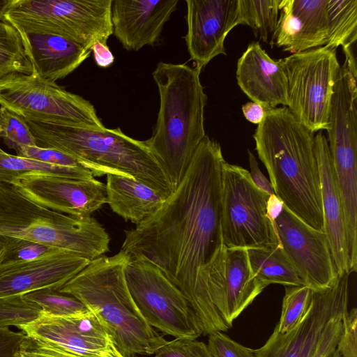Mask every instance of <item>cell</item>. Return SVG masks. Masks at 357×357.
<instances>
[{
    "mask_svg": "<svg viewBox=\"0 0 357 357\" xmlns=\"http://www.w3.org/2000/svg\"><path fill=\"white\" fill-rule=\"evenodd\" d=\"M0 121H1V111H0ZM0 138H1V126H0Z\"/></svg>",
    "mask_w": 357,
    "mask_h": 357,
    "instance_id": "7dc6e473",
    "label": "cell"
},
{
    "mask_svg": "<svg viewBox=\"0 0 357 357\" xmlns=\"http://www.w3.org/2000/svg\"><path fill=\"white\" fill-rule=\"evenodd\" d=\"M64 251L20 237L0 235V264L34 261Z\"/></svg>",
    "mask_w": 357,
    "mask_h": 357,
    "instance_id": "1f68e13d",
    "label": "cell"
},
{
    "mask_svg": "<svg viewBox=\"0 0 357 357\" xmlns=\"http://www.w3.org/2000/svg\"><path fill=\"white\" fill-rule=\"evenodd\" d=\"M1 138L10 149L17 151L23 146H36L25 119L12 110L1 107Z\"/></svg>",
    "mask_w": 357,
    "mask_h": 357,
    "instance_id": "836d02e7",
    "label": "cell"
},
{
    "mask_svg": "<svg viewBox=\"0 0 357 357\" xmlns=\"http://www.w3.org/2000/svg\"><path fill=\"white\" fill-rule=\"evenodd\" d=\"M209 294L229 328L266 287L254 276L248 250L224 247L210 269Z\"/></svg>",
    "mask_w": 357,
    "mask_h": 357,
    "instance_id": "9a60e30c",
    "label": "cell"
},
{
    "mask_svg": "<svg viewBox=\"0 0 357 357\" xmlns=\"http://www.w3.org/2000/svg\"><path fill=\"white\" fill-rule=\"evenodd\" d=\"M328 0H281L271 45L293 54L326 45Z\"/></svg>",
    "mask_w": 357,
    "mask_h": 357,
    "instance_id": "ffe728a7",
    "label": "cell"
},
{
    "mask_svg": "<svg viewBox=\"0 0 357 357\" xmlns=\"http://www.w3.org/2000/svg\"><path fill=\"white\" fill-rule=\"evenodd\" d=\"M15 151L18 156L31 158L53 165L64 167H84L73 156L55 149L32 146H23Z\"/></svg>",
    "mask_w": 357,
    "mask_h": 357,
    "instance_id": "d590c367",
    "label": "cell"
},
{
    "mask_svg": "<svg viewBox=\"0 0 357 357\" xmlns=\"http://www.w3.org/2000/svg\"><path fill=\"white\" fill-rule=\"evenodd\" d=\"M185 44L195 68L202 70L219 54L225 40L238 25V0H186Z\"/></svg>",
    "mask_w": 357,
    "mask_h": 357,
    "instance_id": "2e32d148",
    "label": "cell"
},
{
    "mask_svg": "<svg viewBox=\"0 0 357 357\" xmlns=\"http://www.w3.org/2000/svg\"><path fill=\"white\" fill-rule=\"evenodd\" d=\"M313 292L305 285L285 286L280 318L273 331L283 334L297 327L309 310Z\"/></svg>",
    "mask_w": 357,
    "mask_h": 357,
    "instance_id": "4dcf8cb0",
    "label": "cell"
},
{
    "mask_svg": "<svg viewBox=\"0 0 357 357\" xmlns=\"http://www.w3.org/2000/svg\"><path fill=\"white\" fill-rule=\"evenodd\" d=\"M0 105L25 120L105 128L89 101L33 73H12L1 79Z\"/></svg>",
    "mask_w": 357,
    "mask_h": 357,
    "instance_id": "30bf717a",
    "label": "cell"
},
{
    "mask_svg": "<svg viewBox=\"0 0 357 357\" xmlns=\"http://www.w3.org/2000/svg\"><path fill=\"white\" fill-rule=\"evenodd\" d=\"M13 0H0V21L2 20L5 12Z\"/></svg>",
    "mask_w": 357,
    "mask_h": 357,
    "instance_id": "ee69618b",
    "label": "cell"
},
{
    "mask_svg": "<svg viewBox=\"0 0 357 357\" xmlns=\"http://www.w3.org/2000/svg\"><path fill=\"white\" fill-rule=\"evenodd\" d=\"M220 144L206 135L186 174L152 216L125 232L121 250L158 267L181 291L197 315L204 335L226 332L211 301L208 279L225 247L222 232Z\"/></svg>",
    "mask_w": 357,
    "mask_h": 357,
    "instance_id": "6da1fadb",
    "label": "cell"
},
{
    "mask_svg": "<svg viewBox=\"0 0 357 357\" xmlns=\"http://www.w3.org/2000/svg\"><path fill=\"white\" fill-rule=\"evenodd\" d=\"M248 153L250 169L249 173L252 182L261 191L269 195H274L272 185L270 181L261 172L255 156L250 150H248Z\"/></svg>",
    "mask_w": 357,
    "mask_h": 357,
    "instance_id": "60d3db41",
    "label": "cell"
},
{
    "mask_svg": "<svg viewBox=\"0 0 357 357\" xmlns=\"http://www.w3.org/2000/svg\"><path fill=\"white\" fill-rule=\"evenodd\" d=\"M36 146L52 148L75 158L93 177L116 174L133 177L167 199L173 189L144 141L119 128L102 130L25 120Z\"/></svg>",
    "mask_w": 357,
    "mask_h": 357,
    "instance_id": "5b68a950",
    "label": "cell"
},
{
    "mask_svg": "<svg viewBox=\"0 0 357 357\" xmlns=\"http://www.w3.org/2000/svg\"><path fill=\"white\" fill-rule=\"evenodd\" d=\"M107 202L125 220L138 225L155 214L163 205L162 195L133 177L107 174Z\"/></svg>",
    "mask_w": 357,
    "mask_h": 357,
    "instance_id": "cb8c5ba5",
    "label": "cell"
},
{
    "mask_svg": "<svg viewBox=\"0 0 357 357\" xmlns=\"http://www.w3.org/2000/svg\"><path fill=\"white\" fill-rule=\"evenodd\" d=\"M96 63L100 68H107L114 61V56L107 43L96 41L91 48Z\"/></svg>",
    "mask_w": 357,
    "mask_h": 357,
    "instance_id": "b9f144b4",
    "label": "cell"
},
{
    "mask_svg": "<svg viewBox=\"0 0 357 357\" xmlns=\"http://www.w3.org/2000/svg\"><path fill=\"white\" fill-rule=\"evenodd\" d=\"M253 137L275 197L308 225L324 231L314 132L282 106L266 109Z\"/></svg>",
    "mask_w": 357,
    "mask_h": 357,
    "instance_id": "7a4b0ae2",
    "label": "cell"
},
{
    "mask_svg": "<svg viewBox=\"0 0 357 357\" xmlns=\"http://www.w3.org/2000/svg\"><path fill=\"white\" fill-rule=\"evenodd\" d=\"M1 149L0 148V150H1Z\"/></svg>",
    "mask_w": 357,
    "mask_h": 357,
    "instance_id": "c3c4849f",
    "label": "cell"
},
{
    "mask_svg": "<svg viewBox=\"0 0 357 357\" xmlns=\"http://www.w3.org/2000/svg\"><path fill=\"white\" fill-rule=\"evenodd\" d=\"M266 109L262 105L254 102H248L242 106V111L245 119L257 125L264 119Z\"/></svg>",
    "mask_w": 357,
    "mask_h": 357,
    "instance_id": "7bdbcfd3",
    "label": "cell"
},
{
    "mask_svg": "<svg viewBox=\"0 0 357 357\" xmlns=\"http://www.w3.org/2000/svg\"><path fill=\"white\" fill-rule=\"evenodd\" d=\"M20 32L10 24L0 21V80L12 73H33Z\"/></svg>",
    "mask_w": 357,
    "mask_h": 357,
    "instance_id": "f1b7e54d",
    "label": "cell"
},
{
    "mask_svg": "<svg viewBox=\"0 0 357 357\" xmlns=\"http://www.w3.org/2000/svg\"><path fill=\"white\" fill-rule=\"evenodd\" d=\"M26 335L10 328H0V357H20V349Z\"/></svg>",
    "mask_w": 357,
    "mask_h": 357,
    "instance_id": "f35d334b",
    "label": "cell"
},
{
    "mask_svg": "<svg viewBox=\"0 0 357 357\" xmlns=\"http://www.w3.org/2000/svg\"><path fill=\"white\" fill-rule=\"evenodd\" d=\"M330 357H342L340 354L335 350V351Z\"/></svg>",
    "mask_w": 357,
    "mask_h": 357,
    "instance_id": "f6af8a7d",
    "label": "cell"
},
{
    "mask_svg": "<svg viewBox=\"0 0 357 357\" xmlns=\"http://www.w3.org/2000/svg\"><path fill=\"white\" fill-rule=\"evenodd\" d=\"M116 357H126L124 356H123L119 351L117 352V354H116Z\"/></svg>",
    "mask_w": 357,
    "mask_h": 357,
    "instance_id": "bcb514c9",
    "label": "cell"
},
{
    "mask_svg": "<svg viewBox=\"0 0 357 357\" xmlns=\"http://www.w3.org/2000/svg\"><path fill=\"white\" fill-rule=\"evenodd\" d=\"M243 93L264 108L287 107V79L282 59H273L258 42L251 43L238 59L236 73Z\"/></svg>",
    "mask_w": 357,
    "mask_h": 357,
    "instance_id": "44dd1931",
    "label": "cell"
},
{
    "mask_svg": "<svg viewBox=\"0 0 357 357\" xmlns=\"http://www.w3.org/2000/svg\"><path fill=\"white\" fill-rule=\"evenodd\" d=\"M60 289L44 288L29 292L24 297L39 305L45 314L68 317L84 314L90 311L73 296L61 292Z\"/></svg>",
    "mask_w": 357,
    "mask_h": 357,
    "instance_id": "f546056e",
    "label": "cell"
},
{
    "mask_svg": "<svg viewBox=\"0 0 357 357\" xmlns=\"http://www.w3.org/2000/svg\"><path fill=\"white\" fill-rule=\"evenodd\" d=\"M221 185L224 245L248 250L280 245L270 214L271 195L254 184L249 172L225 161Z\"/></svg>",
    "mask_w": 357,
    "mask_h": 357,
    "instance_id": "9c48e42d",
    "label": "cell"
},
{
    "mask_svg": "<svg viewBox=\"0 0 357 357\" xmlns=\"http://www.w3.org/2000/svg\"><path fill=\"white\" fill-rule=\"evenodd\" d=\"M153 357H212L207 345L197 339L175 338L161 345Z\"/></svg>",
    "mask_w": 357,
    "mask_h": 357,
    "instance_id": "e575fe53",
    "label": "cell"
},
{
    "mask_svg": "<svg viewBox=\"0 0 357 357\" xmlns=\"http://www.w3.org/2000/svg\"><path fill=\"white\" fill-rule=\"evenodd\" d=\"M125 277L135 303L151 327L175 338L197 339L203 335L187 299L152 262L130 257Z\"/></svg>",
    "mask_w": 357,
    "mask_h": 357,
    "instance_id": "8fae6325",
    "label": "cell"
},
{
    "mask_svg": "<svg viewBox=\"0 0 357 357\" xmlns=\"http://www.w3.org/2000/svg\"><path fill=\"white\" fill-rule=\"evenodd\" d=\"M314 143L319 172L324 232L327 236L337 273L344 272L349 273L344 208L335 178L328 140L322 131H318L314 135Z\"/></svg>",
    "mask_w": 357,
    "mask_h": 357,
    "instance_id": "7402d4cb",
    "label": "cell"
},
{
    "mask_svg": "<svg viewBox=\"0 0 357 357\" xmlns=\"http://www.w3.org/2000/svg\"><path fill=\"white\" fill-rule=\"evenodd\" d=\"M33 66V74L56 83L77 69L91 50L62 36L17 29Z\"/></svg>",
    "mask_w": 357,
    "mask_h": 357,
    "instance_id": "603a6c76",
    "label": "cell"
},
{
    "mask_svg": "<svg viewBox=\"0 0 357 357\" xmlns=\"http://www.w3.org/2000/svg\"><path fill=\"white\" fill-rule=\"evenodd\" d=\"M130 256L120 250L91 260L59 290L80 301L126 357L151 355L166 340L146 321L135 303L126 280Z\"/></svg>",
    "mask_w": 357,
    "mask_h": 357,
    "instance_id": "277c9868",
    "label": "cell"
},
{
    "mask_svg": "<svg viewBox=\"0 0 357 357\" xmlns=\"http://www.w3.org/2000/svg\"><path fill=\"white\" fill-rule=\"evenodd\" d=\"M44 314L39 305L26 299L24 295L0 298V328L10 326L18 328L36 321Z\"/></svg>",
    "mask_w": 357,
    "mask_h": 357,
    "instance_id": "d6a6232c",
    "label": "cell"
},
{
    "mask_svg": "<svg viewBox=\"0 0 357 357\" xmlns=\"http://www.w3.org/2000/svg\"><path fill=\"white\" fill-rule=\"evenodd\" d=\"M357 310H348L343 320V331L336 351L342 357H357Z\"/></svg>",
    "mask_w": 357,
    "mask_h": 357,
    "instance_id": "74e56055",
    "label": "cell"
},
{
    "mask_svg": "<svg viewBox=\"0 0 357 357\" xmlns=\"http://www.w3.org/2000/svg\"><path fill=\"white\" fill-rule=\"evenodd\" d=\"M0 235L25 238L89 261L109 250V236L95 218L45 208L6 183H0Z\"/></svg>",
    "mask_w": 357,
    "mask_h": 357,
    "instance_id": "8992f818",
    "label": "cell"
},
{
    "mask_svg": "<svg viewBox=\"0 0 357 357\" xmlns=\"http://www.w3.org/2000/svg\"><path fill=\"white\" fill-rule=\"evenodd\" d=\"M200 73L186 64L163 61L152 73L160 108L152 136L144 142L173 191L184 178L195 151L206 136L204 114L207 96Z\"/></svg>",
    "mask_w": 357,
    "mask_h": 357,
    "instance_id": "3957f363",
    "label": "cell"
},
{
    "mask_svg": "<svg viewBox=\"0 0 357 357\" xmlns=\"http://www.w3.org/2000/svg\"><path fill=\"white\" fill-rule=\"evenodd\" d=\"M112 0H13L2 21L26 32L51 33L91 50L112 34Z\"/></svg>",
    "mask_w": 357,
    "mask_h": 357,
    "instance_id": "52a82bcc",
    "label": "cell"
},
{
    "mask_svg": "<svg viewBox=\"0 0 357 357\" xmlns=\"http://www.w3.org/2000/svg\"><path fill=\"white\" fill-rule=\"evenodd\" d=\"M336 50L324 45L282 59L287 79V107L313 132L328 127L340 66Z\"/></svg>",
    "mask_w": 357,
    "mask_h": 357,
    "instance_id": "7c38bea8",
    "label": "cell"
},
{
    "mask_svg": "<svg viewBox=\"0 0 357 357\" xmlns=\"http://www.w3.org/2000/svg\"><path fill=\"white\" fill-rule=\"evenodd\" d=\"M281 0H238V24L248 25L256 36L271 41L276 29Z\"/></svg>",
    "mask_w": 357,
    "mask_h": 357,
    "instance_id": "83f0119b",
    "label": "cell"
},
{
    "mask_svg": "<svg viewBox=\"0 0 357 357\" xmlns=\"http://www.w3.org/2000/svg\"><path fill=\"white\" fill-rule=\"evenodd\" d=\"M273 223L280 244L303 285L313 291L331 287L338 273L324 231L310 227L283 204Z\"/></svg>",
    "mask_w": 357,
    "mask_h": 357,
    "instance_id": "4fadbf2b",
    "label": "cell"
},
{
    "mask_svg": "<svg viewBox=\"0 0 357 357\" xmlns=\"http://www.w3.org/2000/svg\"><path fill=\"white\" fill-rule=\"evenodd\" d=\"M90 261L64 251L34 261L0 264V298L44 288L61 289Z\"/></svg>",
    "mask_w": 357,
    "mask_h": 357,
    "instance_id": "ac0fdd59",
    "label": "cell"
},
{
    "mask_svg": "<svg viewBox=\"0 0 357 357\" xmlns=\"http://www.w3.org/2000/svg\"><path fill=\"white\" fill-rule=\"evenodd\" d=\"M37 176H57L79 180L94 178L91 171L84 167H59L11 155L0 150V183L15 184L21 179Z\"/></svg>",
    "mask_w": 357,
    "mask_h": 357,
    "instance_id": "d4e9b609",
    "label": "cell"
},
{
    "mask_svg": "<svg viewBox=\"0 0 357 357\" xmlns=\"http://www.w3.org/2000/svg\"><path fill=\"white\" fill-rule=\"evenodd\" d=\"M13 185L34 202L73 216H91L107 202L105 184L95 178L37 176L21 179Z\"/></svg>",
    "mask_w": 357,
    "mask_h": 357,
    "instance_id": "e0dca14e",
    "label": "cell"
},
{
    "mask_svg": "<svg viewBox=\"0 0 357 357\" xmlns=\"http://www.w3.org/2000/svg\"><path fill=\"white\" fill-rule=\"evenodd\" d=\"M349 276L338 274L329 287L314 291L304 319L292 331L273 332L266 343L255 349V357H330L336 350L348 311Z\"/></svg>",
    "mask_w": 357,
    "mask_h": 357,
    "instance_id": "ba28073f",
    "label": "cell"
},
{
    "mask_svg": "<svg viewBox=\"0 0 357 357\" xmlns=\"http://www.w3.org/2000/svg\"><path fill=\"white\" fill-rule=\"evenodd\" d=\"M178 0H112V34L123 48L138 51L158 42Z\"/></svg>",
    "mask_w": 357,
    "mask_h": 357,
    "instance_id": "d6986e66",
    "label": "cell"
},
{
    "mask_svg": "<svg viewBox=\"0 0 357 357\" xmlns=\"http://www.w3.org/2000/svg\"><path fill=\"white\" fill-rule=\"evenodd\" d=\"M18 329L40 345L68 357H116L118 352L91 312L68 317L44 314Z\"/></svg>",
    "mask_w": 357,
    "mask_h": 357,
    "instance_id": "5bb4252c",
    "label": "cell"
},
{
    "mask_svg": "<svg viewBox=\"0 0 357 357\" xmlns=\"http://www.w3.org/2000/svg\"><path fill=\"white\" fill-rule=\"evenodd\" d=\"M247 250L254 276L266 287L271 284L303 285L280 244Z\"/></svg>",
    "mask_w": 357,
    "mask_h": 357,
    "instance_id": "484cf974",
    "label": "cell"
},
{
    "mask_svg": "<svg viewBox=\"0 0 357 357\" xmlns=\"http://www.w3.org/2000/svg\"><path fill=\"white\" fill-rule=\"evenodd\" d=\"M328 37L326 46L342 49L357 39V0H328Z\"/></svg>",
    "mask_w": 357,
    "mask_h": 357,
    "instance_id": "4316f807",
    "label": "cell"
},
{
    "mask_svg": "<svg viewBox=\"0 0 357 357\" xmlns=\"http://www.w3.org/2000/svg\"><path fill=\"white\" fill-rule=\"evenodd\" d=\"M206 345L212 357H255V349L239 344L223 332L209 335Z\"/></svg>",
    "mask_w": 357,
    "mask_h": 357,
    "instance_id": "8d00e7d4",
    "label": "cell"
},
{
    "mask_svg": "<svg viewBox=\"0 0 357 357\" xmlns=\"http://www.w3.org/2000/svg\"><path fill=\"white\" fill-rule=\"evenodd\" d=\"M20 357H68L41 346L26 336L20 349Z\"/></svg>",
    "mask_w": 357,
    "mask_h": 357,
    "instance_id": "ab89813d",
    "label": "cell"
}]
</instances>
